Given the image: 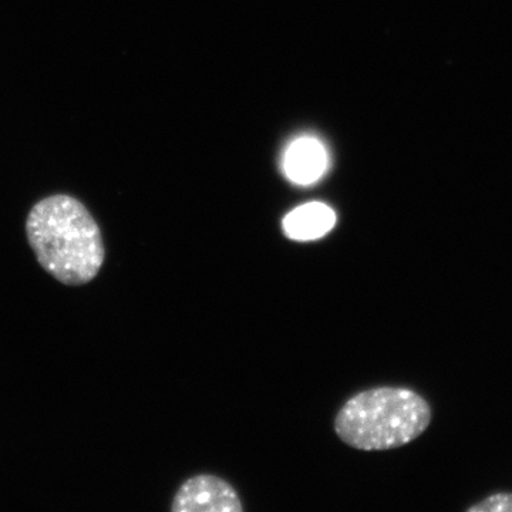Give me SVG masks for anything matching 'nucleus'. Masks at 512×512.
<instances>
[{
  "mask_svg": "<svg viewBox=\"0 0 512 512\" xmlns=\"http://www.w3.org/2000/svg\"><path fill=\"white\" fill-rule=\"evenodd\" d=\"M173 512H242L241 498L228 481L212 474L188 478L174 495Z\"/></svg>",
  "mask_w": 512,
  "mask_h": 512,
  "instance_id": "3",
  "label": "nucleus"
},
{
  "mask_svg": "<svg viewBox=\"0 0 512 512\" xmlns=\"http://www.w3.org/2000/svg\"><path fill=\"white\" fill-rule=\"evenodd\" d=\"M470 512H512V493H497L468 508Z\"/></svg>",
  "mask_w": 512,
  "mask_h": 512,
  "instance_id": "6",
  "label": "nucleus"
},
{
  "mask_svg": "<svg viewBox=\"0 0 512 512\" xmlns=\"http://www.w3.org/2000/svg\"><path fill=\"white\" fill-rule=\"evenodd\" d=\"M336 224V214L322 202H309L289 212L282 222L286 237L293 241H315L325 237Z\"/></svg>",
  "mask_w": 512,
  "mask_h": 512,
  "instance_id": "5",
  "label": "nucleus"
},
{
  "mask_svg": "<svg viewBox=\"0 0 512 512\" xmlns=\"http://www.w3.org/2000/svg\"><path fill=\"white\" fill-rule=\"evenodd\" d=\"M26 235L40 266L64 285L89 284L106 259L99 225L70 195L37 202L29 212Z\"/></svg>",
  "mask_w": 512,
  "mask_h": 512,
  "instance_id": "1",
  "label": "nucleus"
},
{
  "mask_svg": "<svg viewBox=\"0 0 512 512\" xmlns=\"http://www.w3.org/2000/svg\"><path fill=\"white\" fill-rule=\"evenodd\" d=\"M328 165V151L318 138L301 137L286 148L284 173L292 183H316L326 173Z\"/></svg>",
  "mask_w": 512,
  "mask_h": 512,
  "instance_id": "4",
  "label": "nucleus"
},
{
  "mask_svg": "<svg viewBox=\"0 0 512 512\" xmlns=\"http://www.w3.org/2000/svg\"><path fill=\"white\" fill-rule=\"evenodd\" d=\"M429 402L406 387L363 390L340 407L335 431L343 443L362 451H386L419 439L431 421Z\"/></svg>",
  "mask_w": 512,
  "mask_h": 512,
  "instance_id": "2",
  "label": "nucleus"
}]
</instances>
